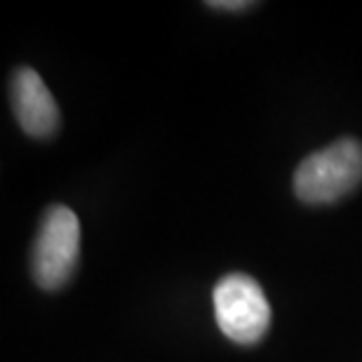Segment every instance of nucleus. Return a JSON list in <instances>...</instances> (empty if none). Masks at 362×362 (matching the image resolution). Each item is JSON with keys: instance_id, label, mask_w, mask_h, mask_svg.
I'll use <instances>...</instances> for the list:
<instances>
[{"instance_id": "1", "label": "nucleus", "mask_w": 362, "mask_h": 362, "mask_svg": "<svg viewBox=\"0 0 362 362\" xmlns=\"http://www.w3.org/2000/svg\"><path fill=\"white\" fill-rule=\"evenodd\" d=\"M362 181V144L339 139L308 156L294 175V191L308 205H327Z\"/></svg>"}, {"instance_id": "2", "label": "nucleus", "mask_w": 362, "mask_h": 362, "mask_svg": "<svg viewBox=\"0 0 362 362\" xmlns=\"http://www.w3.org/2000/svg\"><path fill=\"white\" fill-rule=\"evenodd\" d=\"M214 315L223 334L243 346L257 344L271 325L269 299L247 273H228L216 282Z\"/></svg>"}, {"instance_id": "3", "label": "nucleus", "mask_w": 362, "mask_h": 362, "mask_svg": "<svg viewBox=\"0 0 362 362\" xmlns=\"http://www.w3.org/2000/svg\"><path fill=\"white\" fill-rule=\"evenodd\" d=\"M81 257V223L74 209L49 207L33 245V278L42 289H59L71 280Z\"/></svg>"}, {"instance_id": "4", "label": "nucleus", "mask_w": 362, "mask_h": 362, "mask_svg": "<svg viewBox=\"0 0 362 362\" xmlns=\"http://www.w3.org/2000/svg\"><path fill=\"white\" fill-rule=\"evenodd\" d=\"M12 108L21 129L38 139L54 134L59 125V108H57L52 92L28 66L17 69L12 76Z\"/></svg>"}, {"instance_id": "5", "label": "nucleus", "mask_w": 362, "mask_h": 362, "mask_svg": "<svg viewBox=\"0 0 362 362\" xmlns=\"http://www.w3.org/2000/svg\"><path fill=\"white\" fill-rule=\"evenodd\" d=\"M216 10H223V7H230V10H243V7H250V3H240V0H235V3H223V0H216V3H209Z\"/></svg>"}]
</instances>
